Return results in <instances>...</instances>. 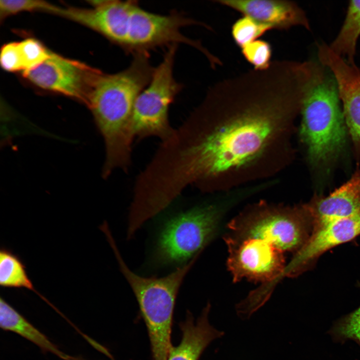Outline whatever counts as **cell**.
I'll return each mask as SVG.
<instances>
[{"instance_id":"1","label":"cell","mask_w":360,"mask_h":360,"mask_svg":"<svg viewBox=\"0 0 360 360\" xmlns=\"http://www.w3.org/2000/svg\"><path fill=\"white\" fill-rule=\"evenodd\" d=\"M306 86L304 72L290 60H274L266 70L214 84L152 157L158 186L178 198L190 184L212 190L259 165L288 142Z\"/></svg>"},{"instance_id":"2","label":"cell","mask_w":360,"mask_h":360,"mask_svg":"<svg viewBox=\"0 0 360 360\" xmlns=\"http://www.w3.org/2000/svg\"><path fill=\"white\" fill-rule=\"evenodd\" d=\"M154 69L149 54H138L124 70L112 74L100 72L96 78L86 104L104 142V178L118 168L127 172L130 164L134 107Z\"/></svg>"},{"instance_id":"3","label":"cell","mask_w":360,"mask_h":360,"mask_svg":"<svg viewBox=\"0 0 360 360\" xmlns=\"http://www.w3.org/2000/svg\"><path fill=\"white\" fill-rule=\"evenodd\" d=\"M299 137L316 173L328 175L345 152L348 132L335 78L318 60L303 98Z\"/></svg>"},{"instance_id":"4","label":"cell","mask_w":360,"mask_h":360,"mask_svg":"<svg viewBox=\"0 0 360 360\" xmlns=\"http://www.w3.org/2000/svg\"><path fill=\"white\" fill-rule=\"evenodd\" d=\"M106 239L121 272L136 298L148 329L153 360H166L172 347L171 332L177 295L199 256L165 276H142L132 270L126 264L112 236L108 235Z\"/></svg>"},{"instance_id":"5","label":"cell","mask_w":360,"mask_h":360,"mask_svg":"<svg viewBox=\"0 0 360 360\" xmlns=\"http://www.w3.org/2000/svg\"><path fill=\"white\" fill-rule=\"evenodd\" d=\"M198 24V20L182 12L158 14L142 8L136 0H116L108 40L133 56L172 44L195 48L197 40L184 35L182 30Z\"/></svg>"},{"instance_id":"6","label":"cell","mask_w":360,"mask_h":360,"mask_svg":"<svg viewBox=\"0 0 360 360\" xmlns=\"http://www.w3.org/2000/svg\"><path fill=\"white\" fill-rule=\"evenodd\" d=\"M220 207L202 204L166 217L154 230L148 264L155 270L184 266L200 255L214 237Z\"/></svg>"},{"instance_id":"7","label":"cell","mask_w":360,"mask_h":360,"mask_svg":"<svg viewBox=\"0 0 360 360\" xmlns=\"http://www.w3.org/2000/svg\"><path fill=\"white\" fill-rule=\"evenodd\" d=\"M228 228L231 233L227 236L233 238L262 240L294 254L309 240L313 224L304 204L288 206L260 202L244 208Z\"/></svg>"},{"instance_id":"8","label":"cell","mask_w":360,"mask_h":360,"mask_svg":"<svg viewBox=\"0 0 360 360\" xmlns=\"http://www.w3.org/2000/svg\"><path fill=\"white\" fill-rule=\"evenodd\" d=\"M178 46L167 48L162 60L154 68L150 82L136 100L132 116L134 138L156 136L164 141L174 132L169 122V108L183 88L174 76Z\"/></svg>"},{"instance_id":"9","label":"cell","mask_w":360,"mask_h":360,"mask_svg":"<svg viewBox=\"0 0 360 360\" xmlns=\"http://www.w3.org/2000/svg\"><path fill=\"white\" fill-rule=\"evenodd\" d=\"M228 256L226 265L234 282L244 278L268 284L284 273L286 267L284 252L262 240H238L224 237Z\"/></svg>"},{"instance_id":"10","label":"cell","mask_w":360,"mask_h":360,"mask_svg":"<svg viewBox=\"0 0 360 360\" xmlns=\"http://www.w3.org/2000/svg\"><path fill=\"white\" fill-rule=\"evenodd\" d=\"M100 72L52 52L41 64L24 72V76L42 88L72 97L86 104Z\"/></svg>"},{"instance_id":"11","label":"cell","mask_w":360,"mask_h":360,"mask_svg":"<svg viewBox=\"0 0 360 360\" xmlns=\"http://www.w3.org/2000/svg\"><path fill=\"white\" fill-rule=\"evenodd\" d=\"M360 235V212L331 222L314 230L306 244L294 254L284 276H297L312 268L326 251Z\"/></svg>"},{"instance_id":"12","label":"cell","mask_w":360,"mask_h":360,"mask_svg":"<svg viewBox=\"0 0 360 360\" xmlns=\"http://www.w3.org/2000/svg\"><path fill=\"white\" fill-rule=\"evenodd\" d=\"M324 64L335 78L348 134L360 158V68L336 54Z\"/></svg>"},{"instance_id":"13","label":"cell","mask_w":360,"mask_h":360,"mask_svg":"<svg viewBox=\"0 0 360 360\" xmlns=\"http://www.w3.org/2000/svg\"><path fill=\"white\" fill-rule=\"evenodd\" d=\"M315 230L334 220L360 212V168L350 178L328 196L315 194L304 204Z\"/></svg>"},{"instance_id":"14","label":"cell","mask_w":360,"mask_h":360,"mask_svg":"<svg viewBox=\"0 0 360 360\" xmlns=\"http://www.w3.org/2000/svg\"><path fill=\"white\" fill-rule=\"evenodd\" d=\"M214 2L268 25L272 29L287 30L297 26L304 27L308 30L310 29L306 12L292 1L216 0Z\"/></svg>"},{"instance_id":"15","label":"cell","mask_w":360,"mask_h":360,"mask_svg":"<svg viewBox=\"0 0 360 360\" xmlns=\"http://www.w3.org/2000/svg\"><path fill=\"white\" fill-rule=\"evenodd\" d=\"M210 304L203 308L196 321L188 312L185 320L180 324L182 333L180 343L172 348L166 360H198L206 348L224 332L212 326L208 320Z\"/></svg>"},{"instance_id":"16","label":"cell","mask_w":360,"mask_h":360,"mask_svg":"<svg viewBox=\"0 0 360 360\" xmlns=\"http://www.w3.org/2000/svg\"><path fill=\"white\" fill-rule=\"evenodd\" d=\"M0 327L15 332L32 342L44 352H50L64 360L70 356L66 354L48 338L30 323L2 298H0Z\"/></svg>"},{"instance_id":"17","label":"cell","mask_w":360,"mask_h":360,"mask_svg":"<svg viewBox=\"0 0 360 360\" xmlns=\"http://www.w3.org/2000/svg\"><path fill=\"white\" fill-rule=\"evenodd\" d=\"M360 36V0L349 2L346 16L336 38L329 45L336 54L354 64L357 41Z\"/></svg>"},{"instance_id":"18","label":"cell","mask_w":360,"mask_h":360,"mask_svg":"<svg viewBox=\"0 0 360 360\" xmlns=\"http://www.w3.org/2000/svg\"><path fill=\"white\" fill-rule=\"evenodd\" d=\"M24 264L11 250L2 248L0 250V285L4 288H25L36 292L47 300L34 288L30 279Z\"/></svg>"},{"instance_id":"19","label":"cell","mask_w":360,"mask_h":360,"mask_svg":"<svg viewBox=\"0 0 360 360\" xmlns=\"http://www.w3.org/2000/svg\"><path fill=\"white\" fill-rule=\"evenodd\" d=\"M272 29L268 25L244 16L232 24V35L236 44L242 48Z\"/></svg>"},{"instance_id":"20","label":"cell","mask_w":360,"mask_h":360,"mask_svg":"<svg viewBox=\"0 0 360 360\" xmlns=\"http://www.w3.org/2000/svg\"><path fill=\"white\" fill-rule=\"evenodd\" d=\"M329 333L336 342L352 340L360 346V306L337 320Z\"/></svg>"},{"instance_id":"21","label":"cell","mask_w":360,"mask_h":360,"mask_svg":"<svg viewBox=\"0 0 360 360\" xmlns=\"http://www.w3.org/2000/svg\"><path fill=\"white\" fill-rule=\"evenodd\" d=\"M244 58L258 70L268 68L272 61V48L267 41L256 40L241 48Z\"/></svg>"},{"instance_id":"22","label":"cell","mask_w":360,"mask_h":360,"mask_svg":"<svg viewBox=\"0 0 360 360\" xmlns=\"http://www.w3.org/2000/svg\"><path fill=\"white\" fill-rule=\"evenodd\" d=\"M18 46L24 72L38 66L47 60L52 53L40 42L34 38H28L19 42Z\"/></svg>"},{"instance_id":"23","label":"cell","mask_w":360,"mask_h":360,"mask_svg":"<svg viewBox=\"0 0 360 360\" xmlns=\"http://www.w3.org/2000/svg\"><path fill=\"white\" fill-rule=\"evenodd\" d=\"M58 7L42 0H0L1 18L24 11L42 10L56 14Z\"/></svg>"},{"instance_id":"24","label":"cell","mask_w":360,"mask_h":360,"mask_svg":"<svg viewBox=\"0 0 360 360\" xmlns=\"http://www.w3.org/2000/svg\"><path fill=\"white\" fill-rule=\"evenodd\" d=\"M2 68L8 72L24 70L18 42H10L2 48L0 56Z\"/></svg>"},{"instance_id":"25","label":"cell","mask_w":360,"mask_h":360,"mask_svg":"<svg viewBox=\"0 0 360 360\" xmlns=\"http://www.w3.org/2000/svg\"><path fill=\"white\" fill-rule=\"evenodd\" d=\"M68 360H86L82 356H71Z\"/></svg>"}]
</instances>
